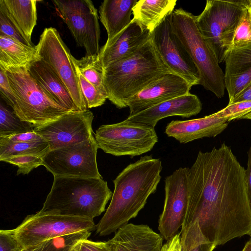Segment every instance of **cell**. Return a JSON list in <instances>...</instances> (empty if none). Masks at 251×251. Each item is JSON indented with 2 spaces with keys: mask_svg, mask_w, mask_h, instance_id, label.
<instances>
[{
  "mask_svg": "<svg viewBox=\"0 0 251 251\" xmlns=\"http://www.w3.org/2000/svg\"><path fill=\"white\" fill-rule=\"evenodd\" d=\"M245 171L225 143L209 151H199L187 172L188 205L180 232L181 251L207 242L224 245L249 234L251 210Z\"/></svg>",
  "mask_w": 251,
  "mask_h": 251,
  "instance_id": "cell-1",
  "label": "cell"
},
{
  "mask_svg": "<svg viewBox=\"0 0 251 251\" xmlns=\"http://www.w3.org/2000/svg\"><path fill=\"white\" fill-rule=\"evenodd\" d=\"M162 162L151 155L129 164L113 180L110 204L96 226V233L106 236L117 231L137 216L155 192L161 180Z\"/></svg>",
  "mask_w": 251,
  "mask_h": 251,
  "instance_id": "cell-2",
  "label": "cell"
},
{
  "mask_svg": "<svg viewBox=\"0 0 251 251\" xmlns=\"http://www.w3.org/2000/svg\"><path fill=\"white\" fill-rule=\"evenodd\" d=\"M169 72L150 39L133 54L103 69L107 99L119 109L126 107L131 98Z\"/></svg>",
  "mask_w": 251,
  "mask_h": 251,
  "instance_id": "cell-3",
  "label": "cell"
},
{
  "mask_svg": "<svg viewBox=\"0 0 251 251\" xmlns=\"http://www.w3.org/2000/svg\"><path fill=\"white\" fill-rule=\"evenodd\" d=\"M112 194L102 178L54 176L39 212L94 220L105 211Z\"/></svg>",
  "mask_w": 251,
  "mask_h": 251,
  "instance_id": "cell-4",
  "label": "cell"
},
{
  "mask_svg": "<svg viewBox=\"0 0 251 251\" xmlns=\"http://www.w3.org/2000/svg\"><path fill=\"white\" fill-rule=\"evenodd\" d=\"M174 32L188 52L200 77V85L218 98L225 95L224 73L216 56L199 31L195 16L182 8L172 13Z\"/></svg>",
  "mask_w": 251,
  "mask_h": 251,
  "instance_id": "cell-5",
  "label": "cell"
},
{
  "mask_svg": "<svg viewBox=\"0 0 251 251\" xmlns=\"http://www.w3.org/2000/svg\"><path fill=\"white\" fill-rule=\"evenodd\" d=\"M249 0H207L202 12L195 16L197 27L219 64L233 48L237 28Z\"/></svg>",
  "mask_w": 251,
  "mask_h": 251,
  "instance_id": "cell-6",
  "label": "cell"
},
{
  "mask_svg": "<svg viewBox=\"0 0 251 251\" xmlns=\"http://www.w3.org/2000/svg\"><path fill=\"white\" fill-rule=\"evenodd\" d=\"M6 72L14 94L9 106L22 121L35 127L71 111L51 99L30 75L27 68Z\"/></svg>",
  "mask_w": 251,
  "mask_h": 251,
  "instance_id": "cell-7",
  "label": "cell"
},
{
  "mask_svg": "<svg viewBox=\"0 0 251 251\" xmlns=\"http://www.w3.org/2000/svg\"><path fill=\"white\" fill-rule=\"evenodd\" d=\"M36 55L64 84L79 111L88 109L74 57L54 28H45L35 46Z\"/></svg>",
  "mask_w": 251,
  "mask_h": 251,
  "instance_id": "cell-8",
  "label": "cell"
},
{
  "mask_svg": "<svg viewBox=\"0 0 251 251\" xmlns=\"http://www.w3.org/2000/svg\"><path fill=\"white\" fill-rule=\"evenodd\" d=\"M96 226L89 218L39 211L26 217L14 230L23 248H27L67 235L91 232Z\"/></svg>",
  "mask_w": 251,
  "mask_h": 251,
  "instance_id": "cell-9",
  "label": "cell"
},
{
  "mask_svg": "<svg viewBox=\"0 0 251 251\" xmlns=\"http://www.w3.org/2000/svg\"><path fill=\"white\" fill-rule=\"evenodd\" d=\"M95 138L99 148L104 152L131 157L151 151L158 139L154 128L125 120L100 126Z\"/></svg>",
  "mask_w": 251,
  "mask_h": 251,
  "instance_id": "cell-10",
  "label": "cell"
},
{
  "mask_svg": "<svg viewBox=\"0 0 251 251\" xmlns=\"http://www.w3.org/2000/svg\"><path fill=\"white\" fill-rule=\"evenodd\" d=\"M94 137L84 141L50 150L43 157V165L54 176L102 178Z\"/></svg>",
  "mask_w": 251,
  "mask_h": 251,
  "instance_id": "cell-11",
  "label": "cell"
},
{
  "mask_svg": "<svg viewBox=\"0 0 251 251\" xmlns=\"http://www.w3.org/2000/svg\"><path fill=\"white\" fill-rule=\"evenodd\" d=\"M78 46L86 56L100 54V30L98 11L90 0H52Z\"/></svg>",
  "mask_w": 251,
  "mask_h": 251,
  "instance_id": "cell-12",
  "label": "cell"
},
{
  "mask_svg": "<svg viewBox=\"0 0 251 251\" xmlns=\"http://www.w3.org/2000/svg\"><path fill=\"white\" fill-rule=\"evenodd\" d=\"M172 13L168 14L151 33V40L171 71L184 78L192 86L200 85L198 70L174 31Z\"/></svg>",
  "mask_w": 251,
  "mask_h": 251,
  "instance_id": "cell-13",
  "label": "cell"
},
{
  "mask_svg": "<svg viewBox=\"0 0 251 251\" xmlns=\"http://www.w3.org/2000/svg\"><path fill=\"white\" fill-rule=\"evenodd\" d=\"M94 115L89 109L71 111L33 131L49 144L50 150L80 143L94 137Z\"/></svg>",
  "mask_w": 251,
  "mask_h": 251,
  "instance_id": "cell-14",
  "label": "cell"
},
{
  "mask_svg": "<svg viewBox=\"0 0 251 251\" xmlns=\"http://www.w3.org/2000/svg\"><path fill=\"white\" fill-rule=\"evenodd\" d=\"M188 168L180 167L165 177L164 207L158 221L160 235L168 240L182 227L187 212Z\"/></svg>",
  "mask_w": 251,
  "mask_h": 251,
  "instance_id": "cell-15",
  "label": "cell"
},
{
  "mask_svg": "<svg viewBox=\"0 0 251 251\" xmlns=\"http://www.w3.org/2000/svg\"><path fill=\"white\" fill-rule=\"evenodd\" d=\"M192 86L172 72L167 73L138 92L128 101L129 115L137 114L165 101L190 93Z\"/></svg>",
  "mask_w": 251,
  "mask_h": 251,
  "instance_id": "cell-16",
  "label": "cell"
},
{
  "mask_svg": "<svg viewBox=\"0 0 251 251\" xmlns=\"http://www.w3.org/2000/svg\"><path fill=\"white\" fill-rule=\"evenodd\" d=\"M201 109L202 103L198 97L190 93L129 115L125 120L154 128L158 122L163 118L175 116L189 118L199 114Z\"/></svg>",
  "mask_w": 251,
  "mask_h": 251,
  "instance_id": "cell-17",
  "label": "cell"
},
{
  "mask_svg": "<svg viewBox=\"0 0 251 251\" xmlns=\"http://www.w3.org/2000/svg\"><path fill=\"white\" fill-rule=\"evenodd\" d=\"M151 36V33L132 18L123 31L100 49L99 60L103 69L135 53Z\"/></svg>",
  "mask_w": 251,
  "mask_h": 251,
  "instance_id": "cell-18",
  "label": "cell"
},
{
  "mask_svg": "<svg viewBox=\"0 0 251 251\" xmlns=\"http://www.w3.org/2000/svg\"><path fill=\"white\" fill-rule=\"evenodd\" d=\"M228 119L219 117L215 113L202 118L173 120L167 125L165 133L180 143L185 144L204 137H213L228 126Z\"/></svg>",
  "mask_w": 251,
  "mask_h": 251,
  "instance_id": "cell-19",
  "label": "cell"
},
{
  "mask_svg": "<svg viewBox=\"0 0 251 251\" xmlns=\"http://www.w3.org/2000/svg\"><path fill=\"white\" fill-rule=\"evenodd\" d=\"M163 238L146 225L127 224L106 242L111 251H160Z\"/></svg>",
  "mask_w": 251,
  "mask_h": 251,
  "instance_id": "cell-20",
  "label": "cell"
},
{
  "mask_svg": "<svg viewBox=\"0 0 251 251\" xmlns=\"http://www.w3.org/2000/svg\"><path fill=\"white\" fill-rule=\"evenodd\" d=\"M225 88L230 103L251 81V43L233 47L225 59Z\"/></svg>",
  "mask_w": 251,
  "mask_h": 251,
  "instance_id": "cell-21",
  "label": "cell"
},
{
  "mask_svg": "<svg viewBox=\"0 0 251 251\" xmlns=\"http://www.w3.org/2000/svg\"><path fill=\"white\" fill-rule=\"evenodd\" d=\"M37 2L35 0H0V12L31 47H35L31 39L37 23Z\"/></svg>",
  "mask_w": 251,
  "mask_h": 251,
  "instance_id": "cell-22",
  "label": "cell"
},
{
  "mask_svg": "<svg viewBox=\"0 0 251 251\" xmlns=\"http://www.w3.org/2000/svg\"><path fill=\"white\" fill-rule=\"evenodd\" d=\"M27 70L30 75L54 101L69 110H78L64 84L38 57L30 63Z\"/></svg>",
  "mask_w": 251,
  "mask_h": 251,
  "instance_id": "cell-23",
  "label": "cell"
},
{
  "mask_svg": "<svg viewBox=\"0 0 251 251\" xmlns=\"http://www.w3.org/2000/svg\"><path fill=\"white\" fill-rule=\"evenodd\" d=\"M137 0H105L99 8L100 21L107 33L109 43L131 22L132 9Z\"/></svg>",
  "mask_w": 251,
  "mask_h": 251,
  "instance_id": "cell-24",
  "label": "cell"
},
{
  "mask_svg": "<svg viewBox=\"0 0 251 251\" xmlns=\"http://www.w3.org/2000/svg\"><path fill=\"white\" fill-rule=\"evenodd\" d=\"M36 49L8 37L0 36V67L6 71L27 68L36 59Z\"/></svg>",
  "mask_w": 251,
  "mask_h": 251,
  "instance_id": "cell-25",
  "label": "cell"
},
{
  "mask_svg": "<svg viewBox=\"0 0 251 251\" xmlns=\"http://www.w3.org/2000/svg\"><path fill=\"white\" fill-rule=\"evenodd\" d=\"M176 0H139L132 9L133 19L151 33L174 10Z\"/></svg>",
  "mask_w": 251,
  "mask_h": 251,
  "instance_id": "cell-26",
  "label": "cell"
},
{
  "mask_svg": "<svg viewBox=\"0 0 251 251\" xmlns=\"http://www.w3.org/2000/svg\"><path fill=\"white\" fill-rule=\"evenodd\" d=\"M80 74L102 94L107 97L103 78V69L99 56H85L80 59L74 58Z\"/></svg>",
  "mask_w": 251,
  "mask_h": 251,
  "instance_id": "cell-27",
  "label": "cell"
},
{
  "mask_svg": "<svg viewBox=\"0 0 251 251\" xmlns=\"http://www.w3.org/2000/svg\"><path fill=\"white\" fill-rule=\"evenodd\" d=\"M50 151L48 143L43 139L32 142L0 144V160L13 156L34 154L44 156Z\"/></svg>",
  "mask_w": 251,
  "mask_h": 251,
  "instance_id": "cell-28",
  "label": "cell"
},
{
  "mask_svg": "<svg viewBox=\"0 0 251 251\" xmlns=\"http://www.w3.org/2000/svg\"><path fill=\"white\" fill-rule=\"evenodd\" d=\"M34 126L22 121L2 101L0 103V136L33 131Z\"/></svg>",
  "mask_w": 251,
  "mask_h": 251,
  "instance_id": "cell-29",
  "label": "cell"
},
{
  "mask_svg": "<svg viewBox=\"0 0 251 251\" xmlns=\"http://www.w3.org/2000/svg\"><path fill=\"white\" fill-rule=\"evenodd\" d=\"M90 235V231H82L47 240L43 242L41 251H75L77 242L88 238Z\"/></svg>",
  "mask_w": 251,
  "mask_h": 251,
  "instance_id": "cell-30",
  "label": "cell"
},
{
  "mask_svg": "<svg viewBox=\"0 0 251 251\" xmlns=\"http://www.w3.org/2000/svg\"><path fill=\"white\" fill-rule=\"evenodd\" d=\"M77 69L80 86L88 109L103 104L107 99V97L101 93L96 87L88 82L80 74L77 67Z\"/></svg>",
  "mask_w": 251,
  "mask_h": 251,
  "instance_id": "cell-31",
  "label": "cell"
},
{
  "mask_svg": "<svg viewBox=\"0 0 251 251\" xmlns=\"http://www.w3.org/2000/svg\"><path fill=\"white\" fill-rule=\"evenodd\" d=\"M43 157L34 154H25L11 156L3 161L17 166V174H28L32 170L43 165Z\"/></svg>",
  "mask_w": 251,
  "mask_h": 251,
  "instance_id": "cell-32",
  "label": "cell"
},
{
  "mask_svg": "<svg viewBox=\"0 0 251 251\" xmlns=\"http://www.w3.org/2000/svg\"><path fill=\"white\" fill-rule=\"evenodd\" d=\"M251 43V14L248 6L235 32L233 47H242Z\"/></svg>",
  "mask_w": 251,
  "mask_h": 251,
  "instance_id": "cell-33",
  "label": "cell"
},
{
  "mask_svg": "<svg viewBox=\"0 0 251 251\" xmlns=\"http://www.w3.org/2000/svg\"><path fill=\"white\" fill-rule=\"evenodd\" d=\"M251 112V100L243 101L228 104L225 108L215 112L219 117L228 119V122L240 120L244 115Z\"/></svg>",
  "mask_w": 251,
  "mask_h": 251,
  "instance_id": "cell-34",
  "label": "cell"
},
{
  "mask_svg": "<svg viewBox=\"0 0 251 251\" xmlns=\"http://www.w3.org/2000/svg\"><path fill=\"white\" fill-rule=\"evenodd\" d=\"M23 249L14 229L0 230V251H21Z\"/></svg>",
  "mask_w": 251,
  "mask_h": 251,
  "instance_id": "cell-35",
  "label": "cell"
},
{
  "mask_svg": "<svg viewBox=\"0 0 251 251\" xmlns=\"http://www.w3.org/2000/svg\"><path fill=\"white\" fill-rule=\"evenodd\" d=\"M0 36L10 37L29 46L9 19L1 12H0Z\"/></svg>",
  "mask_w": 251,
  "mask_h": 251,
  "instance_id": "cell-36",
  "label": "cell"
},
{
  "mask_svg": "<svg viewBox=\"0 0 251 251\" xmlns=\"http://www.w3.org/2000/svg\"><path fill=\"white\" fill-rule=\"evenodd\" d=\"M43 138L34 131L0 136V144H11L38 141Z\"/></svg>",
  "mask_w": 251,
  "mask_h": 251,
  "instance_id": "cell-37",
  "label": "cell"
},
{
  "mask_svg": "<svg viewBox=\"0 0 251 251\" xmlns=\"http://www.w3.org/2000/svg\"><path fill=\"white\" fill-rule=\"evenodd\" d=\"M0 92L1 97L9 106L14 99V94L7 73L0 67Z\"/></svg>",
  "mask_w": 251,
  "mask_h": 251,
  "instance_id": "cell-38",
  "label": "cell"
},
{
  "mask_svg": "<svg viewBox=\"0 0 251 251\" xmlns=\"http://www.w3.org/2000/svg\"><path fill=\"white\" fill-rule=\"evenodd\" d=\"M87 239L77 242L75 246V251H111L106 242H94Z\"/></svg>",
  "mask_w": 251,
  "mask_h": 251,
  "instance_id": "cell-39",
  "label": "cell"
},
{
  "mask_svg": "<svg viewBox=\"0 0 251 251\" xmlns=\"http://www.w3.org/2000/svg\"><path fill=\"white\" fill-rule=\"evenodd\" d=\"M160 251H181L180 234L177 233L163 244Z\"/></svg>",
  "mask_w": 251,
  "mask_h": 251,
  "instance_id": "cell-40",
  "label": "cell"
},
{
  "mask_svg": "<svg viewBox=\"0 0 251 251\" xmlns=\"http://www.w3.org/2000/svg\"><path fill=\"white\" fill-rule=\"evenodd\" d=\"M247 153L248 160L247 169L246 170L245 173L247 195L250 207L251 210V146Z\"/></svg>",
  "mask_w": 251,
  "mask_h": 251,
  "instance_id": "cell-41",
  "label": "cell"
},
{
  "mask_svg": "<svg viewBox=\"0 0 251 251\" xmlns=\"http://www.w3.org/2000/svg\"><path fill=\"white\" fill-rule=\"evenodd\" d=\"M248 100H251V81L228 104Z\"/></svg>",
  "mask_w": 251,
  "mask_h": 251,
  "instance_id": "cell-42",
  "label": "cell"
},
{
  "mask_svg": "<svg viewBox=\"0 0 251 251\" xmlns=\"http://www.w3.org/2000/svg\"><path fill=\"white\" fill-rule=\"evenodd\" d=\"M217 246L212 243H204L196 246L190 251H213Z\"/></svg>",
  "mask_w": 251,
  "mask_h": 251,
  "instance_id": "cell-43",
  "label": "cell"
},
{
  "mask_svg": "<svg viewBox=\"0 0 251 251\" xmlns=\"http://www.w3.org/2000/svg\"><path fill=\"white\" fill-rule=\"evenodd\" d=\"M43 243L35 246L23 249L21 251H41Z\"/></svg>",
  "mask_w": 251,
  "mask_h": 251,
  "instance_id": "cell-44",
  "label": "cell"
},
{
  "mask_svg": "<svg viewBox=\"0 0 251 251\" xmlns=\"http://www.w3.org/2000/svg\"><path fill=\"white\" fill-rule=\"evenodd\" d=\"M242 251H251V240L246 243Z\"/></svg>",
  "mask_w": 251,
  "mask_h": 251,
  "instance_id": "cell-45",
  "label": "cell"
},
{
  "mask_svg": "<svg viewBox=\"0 0 251 251\" xmlns=\"http://www.w3.org/2000/svg\"><path fill=\"white\" fill-rule=\"evenodd\" d=\"M240 119H248L251 120V112L243 116Z\"/></svg>",
  "mask_w": 251,
  "mask_h": 251,
  "instance_id": "cell-46",
  "label": "cell"
},
{
  "mask_svg": "<svg viewBox=\"0 0 251 251\" xmlns=\"http://www.w3.org/2000/svg\"><path fill=\"white\" fill-rule=\"evenodd\" d=\"M248 7H249V10H250L251 14V0H249V1Z\"/></svg>",
  "mask_w": 251,
  "mask_h": 251,
  "instance_id": "cell-47",
  "label": "cell"
},
{
  "mask_svg": "<svg viewBox=\"0 0 251 251\" xmlns=\"http://www.w3.org/2000/svg\"><path fill=\"white\" fill-rule=\"evenodd\" d=\"M249 235L250 236V237H251V239L250 240H251V231L250 232V233H249Z\"/></svg>",
  "mask_w": 251,
  "mask_h": 251,
  "instance_id": "cell-48",
  "label": "cell"
}]
</instances>
